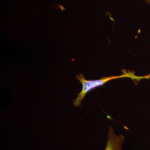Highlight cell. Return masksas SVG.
I'll use <instances>...</instances> for the list:
<instances>
[{"label":"cell","mask_w":150,"mask_h":150,"mask_svg":"<svg viewBox=\"0 0 150 150\" xmlns=\"http://www.w3.org/2000/svg\"><path fill=\"white\" fill-rule=\"evenodd\" d=\"M123 74L119 76H109L103 77L99 79L86 80L83 74H80L76 75V79L82 85V88L79 93L77 94V97L73 100V105L74 107H80L81 103L86 95L87 94L94 89L102 86L108 82L112 80L120 78H129L132 79L135 82L138 83L142 79H150V73L149 74L144 76H137L135 75L134 71H122Z\"/></svg>","instance_id":"obj_1"},{"label":"cell","mask_w":150,"mask_h":150,"mask_svg":"<svg viewBox=\"0 0 150 150\" xmlns=\"http://www.w3.org/2000/svg\"><path fill=\"white\" fill-rule=\"evenodd\" d=\"M125 138L122 134L117 135L110 126L107 135L106 146L104 150H123Z\"/></svg>","instance_id":"obj_2"},{"label":"cell","mask_w":150,"mask_h":150,"mask_svg":"<svg viewBox=\"0 0 150 150\" xmlns=\"http://www.w3.org/2000/svg\"><path fill=\"white\" fill-rule=\"evenodd\" d=\"M146 4H150V0H144Z\"/></svg>","instance_id":"obj_3"}]
</instances>
